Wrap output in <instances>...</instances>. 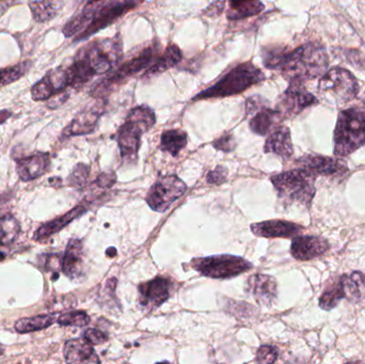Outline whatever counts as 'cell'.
I'll return each instance as SVG.
<instances>
[{
    "instance_id": "1",
    "label": "cell",
    "mask_w": 365,
    "mask_h": 364,
    "mask_svg": "<svg viewBox=\"0 0 365 364\" xmlns=\"http://www.w3.org/2000/svg\"><path fill=\"white\" fill-rule=\"evenodd\" d=\"M262 58L267 68L281 70L290 82L322 77L329 64L325 47L315 43L302 45L290 52L280 47H267L263 50Z\"/></svg>"
},
{
    "instance_id": "2",
    "label": "cell",
    "mask_w": 365,
    "mask_h": 364,
    "mask_svg": "<svg viewBox=\"0 0 365 364\" xmlns=\"http://www.w3.org/2000/svg\"><path fill=\"white\" fill-rule=\"evenodd\" d=\"M264 80V73L253 61L244 62L230 70L214 85L197 93L193 101L224 99L238 95Z\"/></svg>"
},
{
    "instance_id": "3",
    "label": "cell",
    "mask_w": 365,
    "mask_h": 364,
    "mask_svg": "<svg viewBox=\"0 0 365 364\" xmlns=\"http://www.w3.org/2000/svg\"><path fill=\"white\" fill-rule=\"evenodd\" d=\"M155 123V113L149 106H137L128 113L117 136L123 160H137L142 135L149 132Z\"/></svg>"
},
{
    "instance_id": "4",
    "label": "cell",
    "mask_w": 365,
    "mask_h": 364,
    "mask_svg": "<svg viewBox=\"0 0 365 364\" xmlns=\"http://www.w3.org/2000/svg\"><path fill=\"white\" fill-rule=\"evenodd\" d=\"M76 56L83 59L95 76L107 75L122 62V39L120 35L113 38L97 39L81 47Z\"/></svg>"
},
{
    "instance_id": "5",
    "label": "cell",
    "mask_w": 365,
    "mask_h": 364,
    "mask_svg": "<svg viewBox=\"0 0 365 364\" xmlns=\"http://www.w3.org/2000/svg\"><path fill=\"white\" fill-rule=\"evenodd\" d=\"M315 175L298 167L271 176L270 180L283 202L310 205L315 195Z\"/></svg>"
},
{
    "instance_id": "6",
    "label": "cell",
    "mask_w": 365,
    "mask_h": 364,
    "mask_svg": "<svg viewBox=\"0 0 365 364\" xmlns=\"http://www.w3.org/2000/svg\"><path fill=\"white\" fill-rule=\"evenodd\" d=\"M365 144V113L357 108L339 113L335 131V155L345 157Z\"/></svg>"
},
{
    "instance_id": "7",
    "label": "cell",
    "mask_w": 365,
    "mask_h": 364,
    "mask_svg": "<svg viewBox=\"0 0 365 364\" xmlns=\"http://www.w3.org/2000/svg\"><path fill=\"white\" fill-rule=\"evenodd\" d=\"M144 0H99L95 3H88L91 11V19L87 28L74 38V42L87 40L91 35L112 25L115 21L128 15Z\"/></svg>"
},
{
    "instance_id": "8",
    "label": "cell",
    "mask_w": 365,
    "mask_h": 364,
    "mask_svg": "<svg viewBox=\"0 0 365 364\" xmlns=\"http://www.w3.org/2000/svg\"><path fill=\"white\" fill-rule=\"evenodd\" d=\"M158 52H159V46L157 44H151L146 47L136 56L132 57L128 61L123 62L116 70L107 74L104 79L95 84L90 91V94L95 99L106 97L107 92L110 91L113 86L118 85L125 79H128L132 76L151 66L159 56Z\"/></svg>"
},
{
    "instance_id": "9",
    "label": "cell",
    "mask_w": 365,
    "mask_h": 364,
    "mask_svg": "<svg viewBox=\"0 0 365 364\" xmlns=\"http://www.w3.org/2000/svg\"><path fill=\"white\" fill-rule=\"evenodd\" d=\"M191 267L204 277L213 279H229L247 273L253 264L245 258L235 256H213L208 258H193Z\"/></svg>"
},
{
    "instance_id": "10",
    "label": "cell",
    "mask_w": 365,
    "mask_h": 364,
    "mask_svg": "<svg viewBox=\"0 0 365 364\" xmlns=\"http://www.w3.org/2000/svg\"><path fill=\"white\" fill-rule=\"evenodd\" d=\"M319 91L327 94L337 103H346L358 95L359 84L349 70L333 68L327 70L319 80Z\"/></svg>"
},
{
    "instance_id": "11",
    "label": "cell",
    "mask_w": 365,
    "mask_h": 364,
    "mask_svg": "<svg viewBox=\"0 0 365 364\" xmlns=\"http://www.w3.org/2000/svg\"><path fill=\"white\" fill-rule=\"evenodd\" d=\"M186 191V184L177 175L163 176L152 186L146 195V202L153 211L163 213L184 195Z\"/></svg>"
},
{
    "instance_id": "12",
    "label": "cell",
    "mask_w": 365,
    "mask_h": 364,
    "mask_svg": "<svg viewBox=\"0 0 365 364\" xmlns=\"http://www.w3.org/2000/svg\"><path fill=\"white\" fill-rule=\"evenodd\" d=\"M226 6H228L226 19L229 21L257 17L265 9L264 3L261 0H214L203 13L210 17H218L224 11Z\"/></svg>"
},
{
    "instance_id": "13",
    "label": "cell",
    "mask_w": 365,
    "mask_h": 364,
    "mask_svg": "<svg viewBox=\"0 0 365 364\" xmlns=\"http://www.w3.org/2000/svg\"><path fill=\"white\" fill-rule=\"evenodd\" d=\"M106 107L105 97H97L95 103L90 104L81 113H78L72 122L64 128L62 136L68 138L73 136H83L95 132L99 119L104 115Z\"/></svg>"
},
{
    "instance_id": "14",
    "label": "cell",
    "mask_w": 365,
    "mask_h": 364,
    "mask_svg": "<svg viewBox=\"0 0 365 364\" xmlns=\"http://www.w3.org/2000/svg\"><path fill=\"white\" fill-rule=\"evenodd\" d=\"M173 291L175 283L172 280L165 277L154 278L138 287L140 305L148 310H153L166 303Z\"/></svg>"
},
{
    "instance_id": "15",
    "label": "cell",
    "mask_w": 365,
    "mask_h": 364,
    "mask_svg": "<svg viewBox=\"0 0 365 364\" xmlns=\"http://www.w3.org/2000/svg\"><path fill=\"white\" fill-rule=\"evenodd\" d=\"M317 99L311 93L304 90L302 82L292 80L290 87L279 99L278 111L284 117L298 115L310 106L315 105Z\"/></svg>"
},
{
    "instance_id": "16",
    "label": "cell",
    "mask_w": 365,
    "mask_h": 364,
    "mask_svg": "<svg viewBox=\"0 0 365 364\" xmlns=\"http://www.w3.org/2000/svg\"><path fill=\"white\" fill-rule=\"evenodd\" d=\"M302 169L313 175L342 176L348 172L346 162L335 158L319 155H306L297 162Z\"/></svg>"
},
{
    "instance_id": "17",
    "label": "cell",
    "mask_w": 365,
    "mask_h": 364,
    "mask_svg": "<svg viewBox=\"0 0 365 364\" xmlns=\"http://www.w3.org/2000/svg\"><path fill=\"white\" fill-rule=\"evenodd\" d=\"M329 242L318 236H295L290 247L292 256L298 261H311L329 250Z\"/></svg>"
},
{
    "instance_id": "18",
    "label": "cell",
    "mask_w": 365,
    "mask_h": 364,
    "mask_svg": "<svg viewBox=\"0 0 365 364\" xmlns=\"http://www.w3.org/2000/svg\"><path fill=\"white\" fill-rule=\"evenodd\" d=\"M50 156L48 153H36L33 155L17 160V171L19 179L30 182L44 175L50 169Z\"/></svg>"
},
{
    "instance_id": "19",
    "label": "cell",
    "mask_w": 365,
    "mask_h": 364,
    "mask_svg": "<svg viewBox=\"0 0 365 364\" xmlns=\"http://www.w3.org/2000/svg\"><path fill=\"white\" fill-rule=\"evenodd\" d=\"M251 231L261 238H290L297 236L302 232V227L288 221L269 220L255 223L251 226Z\"/></svg>"
},
{
    "instance_id": "20",
    "label": "cell",
    "mask_w": 365,
    "mask_h": 364,
    "mask_svg": "<svg viewBox=\"0 0 365 364\" xmlns=\"http://www.w3.org/2000/svg\"><path fill=\"white\" fill-rule=\"evenodd\" d=\"M247 291L261 305H270L277 297L276 280L257 274L248 280Z\"/></svg>"
},
{
    "instance_id": "21",
    "label": "cell",
    "mask_w": 365,
    "mask_h": 364,
    "mask_svg": "<svg viewBox=\"0 0 365 364\" xmlns=\"http://www.w3.org/2000/svg\"><path fill=\"white\" fill-rule=\"evenodd\" d=\"M63 355L68 363H99L101 360L92 345L85 338H75L66 342L63 348Z\"/></svg>"
},
{
    "instance_id": "22",
    "label": "cell",
    "mask_w": 365,
    "mask_h": 364,
    "mask_svg": "<svg viewBox=\"0 0 365 364\" xmlns=\"http://www.w3.org/2000/svg\"><path fill=\"white\" fill-rule=\"evenodd\" d=\"M86 213H87V207L85 205H78V207H74L66 214L42 224L34 233L33 240L36 242H43V240H48L52 235L66 228L72 221L75 220L76 218H79Z\"/></svg>"
},
{
    "instance_id": "23",
    "label": "cell",
    "mask_w": 365,
    "mask_h": 364,
    "mask_svg": "<svg viewBox=\"0 0 365 364\" xmlns=\"http://www.w3.org/2000/svg\"><path fill=\"white\" fill-rule=\"evenodd\" d=\"M250 129L259 136H266L271 129L277 128V125L282 121L283 115L278 109H271L266 105L262 106L253 115H250Z\"/></svg>"
},
{
    "instance_id": "24",
    "label": "cell",
    "mask_w": 365,
    "mask_h": 364,
    "mask_svg": "<svg viewBox=\"0 0 365 364\" xmlns=\"http://www.w3.org/2000/svg\"><path fill=\"white\" fill-rule=\"evenodd\" d=\"M83 242L79 240H73L68 242L66 246V253L62 258L61 269L66 277L76 279L79 277L83 270Z\"/></svg>"
},
{
    "instance_id": "25",
    "label": "cell",
    "mask_w": 365,
    "mask_h": 364,
    "mask_svg": "<svg viewBox=\"0 0 365 364\" xmlns=\"http://www.w3.org/2000/svg\"><path fill=\"white\" fill-rule=\"evenodd\" d=\"M264 151L283 158H290L294 153L290 129L286 126L275 128L265 142Z\"/></svg>"
},
{
    "instance_id": "26",
    "label": "cell",
    "mask_w": 365,
    "mask_h": 364,
    "mask_svg": "<svg viewBox=\"0 0 365 364\" xmlns=\"http://www.w3.org/2000/svg\"><path fill=\"white\" fill-rule=\"evenodd\" d=\"M181 59H183V52L181 48L175 43H170L166 47L165 52L159 55L154 64L146 68L144 77H154V76L159 75L166 70L177 66L181 61Z\"/></svg>"
},
{
    "instance_id": "27",
    "label": "cell",
    "mask_w": 365,
    "mask_h": 364,
    "mask_svg": "<svg viewBox=\"0 0 365 364\" xmlns=\"http://www.w3.org/2000/svg\"><path fill=\"white\" fill-rule=\"evenodd\" d=\"M345 298L353 303H365V275L360 271H355L351 275H344L339 279Z\"/></svg>"
},
{
    "instance_id": "28",
    "label": "cell",
    "mask_w": 365,
    "mask_h": 364,
    "mask_svg": "<svg viewBox=\"0 0 365 364\" xmlns=\"http://www.w3.org/2000/svg\"><path fill=\"white\" fill-rule=\"evenodd\" d=\"M60 0H36L30 1L31 15L37 23H46L52 21L60 11Z\"/></svg>"
},
{
    "instance_id": "29",
    "label": "cell",
    "mask_w": 365,
    "mask_h": 364,
    "mask_svg": "<svg viewBox=\"0 0 365 364\" xmlns=\"http://www.w3.org/2000/svg\"><path fill=\"white\" fill-rule=\"evenodd\" d=\"M187 141L188 139L186 133L181 129H169L161 134V149L172 156H177L187 146Z\"/></svg>"
},
{
    "instance_id": "30",
    "label": "cell",
    "mask_w": 365,
    "mask_h": 364,
    "mask_svg": "<svg viewBox=\"0 0 365 364\" xmlns=\"http://www.w3.org/2000/svg\"><path fill=\"white\" fill-rule=\"evenodd\" d=\"M54 323V315H37V316L26 317V318L17 320L14 328L19 334H29V332H39V330L48 328Z\"/></svg>"
},
{
    "instance_id": "31",
    "label": "cell",
    "mask_w": 365,
    "mask_h": 364,
    "mask_svg": "<svg viewBox=\"0 0 365 364\" xmlns=\"http://www.w3.org/2000/svg\"><path fill=\"white\" fill-rule=\"evenodd\" d=\"M21 224L12 215H5L0 218V246H11L19 238Z\"/></svg>"
},
{
    "instance_id": "32",
    "label": "cell",
    "mask_w": 365,
    "mask_h": 364,
    "mask_svg": "<svg viewBox=\"0 0 365 364\" xmlns=\"http://www.w3.org/2000/svg\"><path fill=\"white\" fill-rule=\"evenodd\" d=\"M32 66L30 60L21 61L14 66H8V68L0 70V88L11 85L13 82L21 79L23 76L28 73Z\"/></svg>"
},
{
    "instance_id": "33",
    "label": "cell",
    "mask_w": 365,
    "mask_h": 364,
    "mask_svg": "<svg viewBox=\"0 0 365 364\" xmlns=\"http://www.w3.org/2000/svg\"><path fill=\"white\" fill-rule=\"evenodd\" d=\"M343 298H345L344 291H343L341 281H339L333 287L324 291L319 298V305L324 310L329 311L335 308Z\"/></svg>"
},
{
    "instance_id": "34",
    "label": "cell",
    "mask_w": 365,
    "mask_h": 364,
    "mask_svg": "<svg viewBox=\"0 0 365 364\" xmlns=\"http://www.w3.org/2000/svg\"><path fill=\"white\" fill-rule=\"evenodd\" d=\"M55 94H56V90L48 74H45L44 77L36 82L31 88V97L33 101H48L50 97H54Z\"/></svg>"
},
{
    "instance_id": "35",
    "label": "cell",
    "mask_w": 365,
    "mask_h": 364,
    "mask_svg": "<svg viewBox=\"0 0 365 364\" xmlns=\"http://www.w3.org/2000/svg\"><path fill=\"white\" fill-rule=\"evenodd\" d=\"M58 324L61 326L86 327L90 324V317L83 311L63 313L58 318Z\"/></svg>"
},
{
    "instance_id": "36",
    "label": "cell",
    "mask_w": 365,
    "mask_h": 364,
    "mask_svg": "<svg viewBox=\"0 0 365 364\" xmlns=\"http://www.w3.org/2000/svg\"><path fill=\"white\" fill-rule=\"evenodd\" d=\"M90 168L87 164H78L74 168L73 172L68 178V184L76 188H81L87 183L88 178H89Z\"/></svg>"
},
{
    "instance_id": "37",
    "label": "cell",
    "mask_w": 365,
    "mask_h": 364,
    "mask_svg": "<svg viewBox=\"0 0 365 364\" xmlns=\"http://www.w3.org/2000/svg\"><path fill=\"white\" fill-rule=\"evenodd\" d=\"M277 359H278V350L273 346H262L257 350V361L259 363H273Z\"/></svg>"
},
{
    "instance_id": "38",
    "label": "cell",
    "mask_w": 365,
    "mask_h": 364,
    "mask_svg": "<svg viewBox=\"0 0 365 364\" xmlns=\"http://www.w3.org/2000/svg\"><path fill=\"white\" fill-rule=\"evenodd\" d=\"M235 138L232 134L222 135L220 138L213 142V146L216 150L222 151V152H232L235 149Z\"/></svg>"
},
{
    "instance_id": "39",
    "label": "cell",
    "mask_w": 365,
    "mask_h": 364,
    "mask_svg": "<svg viewBox=\"0 0 365 364\" xmlns=\"http://www.w3.org/2000/svg\"><path fill=\"white\" fill-rule=\"evenodd\" d=\"M83 338L91 345H99L108 341V336L99 329H88L83 334Z\"/></svg>"
},
{
    "instance_id": "40",
    "label": "cell",
    "mask_w": 365,
    "mask_h": 364,
    "mask_svg": "<svg viewBox=\"0 0 365 364\" xmlns=\"http://www.w3.org/2000/svg\"><path fill=\"white\" fill-rule=\"evenodd\" d=\"M226 176H228V169L222 166H218L216 169L208 172V182L214 185H221L226 181Z\"/></svg>"
},
{
    "instance_id": "41",
    "label": "cell",
    "mask_w": 365,
    "mask_h": 364,
    "mask_svg": "<svg viewBox=\"0 0 365 364\" xmlns=\"http://www.w3.org/2000/svg\"><path fill=\"white\" fill-rule=\"evenodd\" d=\"M116 173L107 172V173L101 174L97 178V181L92 184V187L97 188V189H107L116 183Z\"/></svg>"
},
{
    "instance_id": "42",
    "label": "cell",
    "mask_w": 365,
    "mask_h": 364,
    "mask_svg": "<svg viewBox=\"0 0 365 364\" xmlns=\"http://www.w3.org/2000/svg\"><path fill=\"white\" fill-rule=\"evenodd\" d=\"M68 97H70V92H68V90H64V91L55 94L54 97H52L50 99H48V108H58L59 106L63 105V104L68 101Z\"/></svg>"
},
{
    "instance_id": "43",
    "label": "cell",
    "mask_w": 365,
    "mask_h": 364,
    "mask_svg": "<svg viewBox=\"0 0 365 364\" xmlns=\"http://www.w3.org/2000/svg\"><path fill=\"white\" fill-rule=\"evenodd\" d=\"M11 117H12V113H11V111H7V109H3V111H0V124L5 123L6 121H7L8 119H10Z\"/></svg>"
},
{
    "instance_id": "44",
    "label": "cell",
    "mask_w": 365,
    "mask_h": 364,
    "mask_svg": "<svg viewBox=\"0 0 365 364\" xmlns=\"http://www.w3.org/2000/svg\"><path fill=\"white\" fill-rule=\"evenodd\" d=\"M8 256L7 247L0 246V261H3Z\"/></svg>"
},
{
    "instance_id": "45",
    "label": "cell",
    "mask_w": 365,
    "mask_h": 364,
    "mask_svg": "<svg viewBox=\"0 0 365 364\" xmlns=\"http://www.w3.org/2000/svg\"><path fill=\"white\" fill-rule=\"evenodd\" d=\"M95 1H99V0H88V3H95Z\"/></svg>"
},
{
    "instance_id": "46",
    "label": "cell",
    "mask_w": 365,
    "mask_h": 364,
    "mask_svg": "<svg viewBox=\"0 0 365 364\" xmlns=\"http://www.w3.org/2000/svg\"><path fill=\"white\" fill-rule=\"evenodd\" d=\"M3 347H1V346H0V356L3 355Z\"/></svg>"
},
{
    "instance_id": "47",
    "label": "cell",
    "mask_w": 365,
    "mask_h": 364,
    "mask_svg": "<svg viewBox=\"0 0 365 364\" xmlns=\"http://www.w3.org/2000/svg\"><path fill=\"white\" fill-rule=\"evenodd\" d=\"M362 101H363V103L365 104V93H364V95H363Z\"/></svg>"
},
{
    "instance_id": "48",
    "label": "cell",
    "mask_w": 365,
    "mask_h": 364,
    "mask_svg": "<svg viewBox=\"0 0 365 364\" xmlns=\"http://www.w3.org/2000/svg\"><path fill=\"white\" fill-rule=\"evenodd\" d=\"M1 1H5V0H0V3H1Z\"/></svg>"
}]
</instances>
